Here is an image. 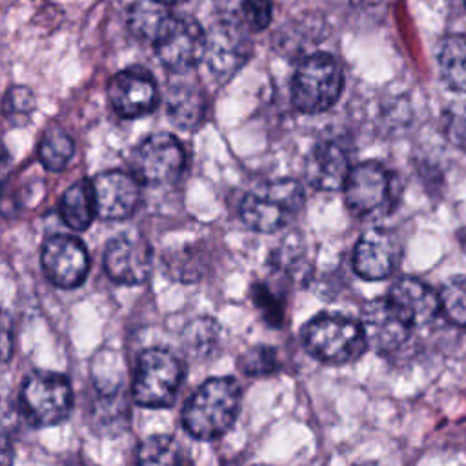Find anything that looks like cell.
Here are the masks:
<instances>
[{"label":"cell","mask_w":466,"mask_h":466,"mask_svg":"<svg viewBox=\"0 0 466 466\" xmlns=\"http://www.w3.org/2000/svg\"><path fill=\"white\" fill-rule=\"evenodd\" d=\"M240 399V386L231 377L208 379L182 410L186 431L200 441H213L224 435L238 415Z\"/></svg>","instance_id":"1"},{"label":"cell","mask_w":466,"mask_h":466,"mask_svg":"<svg viewBox=\"0 0 466 466\" xmlns=\"http://www.w3.org/2000/svg\"><path fill=\"white\" fill-rule=\"evenodd\" d=\"M306 351L324 364H350L368 348L362 326L342 313H319L302 328Z\"/></svg>","instance_id":"2"},{"label":"cell","mask_w":466,"mask_h":466,"mask_svg":"<svg viewBox=\"0 0 466 466\" xmlns=\"http://www.w3.org/2000/svg\"><path fill=\"white\" fill-rule=\"evenodd\" d=\"M304 187L293 178L266 182L246 193L240 202L242 222L258 233H275L302 209Z\"/></svg>","instance_id":"3"},{"label":"cell","mask_w":466,"mask_h":466,"mask_svg":"<svg viewBox=\"0 0 466 466\" xmlns=\"http://www.w3.org/2000/svg\"><path fill=\"white\" fill-rule=\"evenodd\" d=\"M342 71L329 53H313L295 69L291 78V102L306 115L324 113L335 106L342 93Z\"/></svg>","instance_id":"4"},{"label":"cell","mask_w":466,"mask_h":466,"mask_svg":"<svg viewBox=\"0 0 466 466\" xmlns=\"http://www.w3.org/2000/svg\"><path fill=\"white\" fill-rule=\"evenodd\" d=\"M182 364L167 350H146L135 366L131 397L144 408H169L182 382Z\"/></svg>","instance_id":"5"},{"label":"cell","mask_w":466,"mask_h":466,"mask_svg":"<svg viewBox=\"0 0 466 466\" xmlns=\"http://www.w3.org/2000/svg\"><path fill=\"white\" fill-rule=\"evenodd\" d=\"M20 406L25 419L36 428L64 422L73 408L69 380L55 371H33L20 390Z\"/></svg>","instance_id":"6"},{"label":"cell","mask_w":466,"mask_h":466,"mask_svg":"<svg viewBox=\"0 0 466 466\" xmlns=\"http://www.w3.org/2000/svg\"><path fill=\"white\" fill-rule=\"evenodd\" d=\"M208 33L187 15H169L153 38L157 58L175 73H186L204 60Z\"/></svg>","instance_id":"7"},{"label":"cell","mask_w":466,"mask_h":466,"mask_svg":"<svg viewBox=\"0 0 466 466\" xmlns=\"http://www.w3.org/2000/svg\"><path fill=\"white\" fill-rule=\"evenodd\" d=\"M395 189L393 173L380 162L370 160L351 167L344 184V198L355 217L371 218L390 211Z\"/></svg>","instance_id":"8"},{"label":"cell","mask_w":466,"mask_h":466,"mask_svg":"<svg viewBox=\"0 0 466 466\" xmlns=\"http://www.w3.org/2000/svg\"><path fill=\"white\" fill-rule=\"evenodd\" d=\"M186 167V151L171 133L146 137L131 153L133 175L149 186L175 182Z\"/></svg>","instance_id":"9"},{"label":"cell","mask_w":466,"mask_h":466,"mask_svg":"<svg viewBox=\"0 0 466 466\" xmlns=\"http://www.w3.org/2000/svg\"><path fill=\"white\" fill-rule=\"evenodd\" d=\"M40 264L51 284L73 289L87 277L89 255L80 238L66 233H55L42 244Z\"/></svg>","instance_id":"10"},{"label":"cell","mask_w":466,"mask_h":466,"mask_svg":"<svg viewBox=\"0 0 466 466\" xmlns=\"http://www.w3.org/2000/svg\"><path fill=\"white\" fill-rule=\"evenodd\" d=\"M104 269L118 284H142L153 269V249L144 237L122 233L107 242L104 249Z\"/></svg>","instance_id":"11"},{"label":"cell","mask_w":466,"mask_h":466,"mask_svg":"<svg viewBox=\"0 0 466 466\" xmlns=\"http://www.w3.org/2000/svg\"><path fill=\"white\" fill-rule=\"evenodd\" d=\"M359 322L362 326L368 348L380 353L399 350L410 339V333L415 328L388 297L370 300L362 308Z\"/></svg>","instance_id":"12"},{"label":"cell","mask_w":466,"mask_h":466,"mask_svg":"<svg viewBox=\"0 0 466 466\" xmlns=\"http://www.w3.org/2000/svg\"><path fill=\"white\" fill-rule=\"evenodd\" d=\"M107 96L122 118L149 115L158 104V89L151 73L133 66L118 71L107 84Z\"/></svg>","instance_id":"13"},{"label":"cell","mask_w":466,"mask_h":466,"mask_svg":"<svg viewBox=\"0 0 466 466\" xmlns=\"http://www.w3.org/2000/svg\"><path fill=\"white\" fill-rule=\"evenodd\" d=\"M249 51L251 44L240 24L222 20L208 33L204 62L217 78L228 80L246 64Z\"/></svg>","instance_id":"14"},{"label":"cell","mask_w":466,"mask_h":466,"mask_svg":"<svg viewBox=\"0 0 466 466\" xmlns=\"http://www.w3.org/2000/svg\"><path fill=\"white\" fill-rule=\"evenodd\" d=\"M96 215L104 220H126L140 202V180L124 171H104L93 178Z\"/></svg>","instance_id":"15"},{"label":"cell","mask_w":466,"mask_h":466,"mask_svg":"<svg viewBox=\"0 0 466 466\" xmlns=\"http://www.w3.org/2000/svg\"><path fill=\"white\" fill-rule=\"evenodd\" d=\"M399 253V242L390 231L371 228L360 235L353 248V269L366 280L386 279L393 273Z\"/></svg>","instance_id":"16"},{"label":"cell","mask_w":466,"mask_h":466,"mask_svg":"<svg viewBox=\"0 0 466 466\" xmlns=\"http://www.w3.org/2000/svg\"><path fill=\"white\" fill-rule=\"evenodd\" d=\"M348 153L333 140L313 146L304 162V175L311 187L320 191H335L344 187L350 175Z\"/></svg>","instance_id":"17"},{"label":"cell","mask_w":466,"mask_h":466,"mask_svg":"<svg viewBox=\"0 0 466 466\" xmlns=\"http://www.w3.org/2000/svg\"><path fill=\"white\" fill-rule=\"evenodd\" d=\"M388 299L406 315L413 326L431 322L441 311V299L426 282L415 277L399 279L388 293Z\"/></svg>","instance_id":"18"},{"label":"cell","mask_w":466,"mask_h":466,"mask_svg":"<svg viewBox=\"0 0 466 466\" xmlns=\"http://www.w3.org/2000/svg\"><path fill=\"white\" fill-rule=\"evenodd\" d=\"M58 211L64 224L69 226L71 229L75 231L87 229L96 215L93 182L82 178L71 184L60 197Z\"/></svg>","instance_id":"19"},{"label":"cell","mask_w":466,"mask_h":466,"mask_svg":"<svg viewBox=\"0 0 466 466\" xmlns=\"http://www.w3.org/2000/svg\"><path fill=\"white\" fill-rule=\"evenodd\" d=\"M204 95L189 84H177L167 93V115L175 127L195 131L204 118Z\"/></svg>","instance_id":"20"},{"label":"cell","mask_w":466,"mask_h":466,"mask_svg":"<svg viewBox=\"0 0 466 466\" xmlns=\"http://www.w3.org/2000/svg\"><path fill=\"white\" fill-rule=\"evenodd\" d=\"M439 71L444 84L459 93H466V36H446L437 53Z\"/></svg>","instance_id":"21"},{"label":"cell","mask_w":466,"mask_h":466,"mask_svg":"<svg viewBox=\"0 0 466 466\" xmlns=\"http://www.w3.org/2000/svg\"><path fill=\"white\" fill-rule=\"evenodd\" d=\"M169 15L171 11L167 9V4L160 0H138L129 7L127 27L137 38L153 42Z\"/></svg>","instance_id":"22"},{"label":"cell","mask_w":466,"mask_h":466,"mask_svg":"<svg viewBox=\"0 0 466 466\" xmlns=\"http://www.w3.org/2000/svg\"><path fill=\"white\" fill-rule=\"evenodd\" d=\"M75 153L71 137L62 129H49L38 147V158L47 171H64Z\"/></svg>","instance_id":"23"},{"label":"cell","mask_w":466,"mask_h":466,"mask_svg":"<svg viewBox=\"0 0 466 466\" xmlns=\"http://www.w3.org/2000/svg\"><path fill=\"white\" fill-rule=\"evenodd\" d=\"M137 461L140 464H180L187 462L180 444L169 435H151L142 441Z\"/></svg>","instance_id":"24"},{"label":"cell","mask_w":466,"mask_h":466,"mask_svg":"<svg viewBox=\"0 0 466 466\" xmlns=\"http://www.w3.org/2000/svg\"><path fill=\"white\" fill-rule=\"evenodd\" d=\"M441 311L455 324L466 328V277H451L439 293Z\"/></svg>","instance_id":"25"},{"label":"cell","mask_w":466,"mask_h":466,"mask_svg":"<svg viewBox=\"0 0 466 466\" xmlns=\"http://www.w3.org/2000/svg\"><path fill=\"white\" fill-rule=\"evenodd\" d=\"M218 326L211 319H197L187 324L182 333L184 348L189 355L206 357L217 344Z\"/></svg>","instance_id":"26"},{"label":"cell","mask_w":466,"mask_h":466,"mask_svg":"<svg viewBox=\"0 0 466 466\" xmlns=\"http://www.w3.org/2000/svg\"><path fill=\"white\" fill-rule=\"evenodd\" d=\"M35 111V95L31 89L24 86L11 87L4 100V113L11 124L22 126L31 118Z\"/></svg>","instance_id":"27"},{"label":"cell","mask_w":466,"mask_h":466,"mask_svg":"<svg viewBox=\"0 0 466 466\" xmlns=\"http://www.w3.org/2000/svg\"><path fill=\"white\" fill-rule=\"evenodd\" d=\"M240 368L246 375H253V377L275 373L279 370V357H277L275 348L257 346V348L249 350L242 357Z\"/></svg>","instance_id":"28"},{"label":"cell","mask_w":466,"mask_h":466,"mask_svg":"<svg viewBox=\"0 0 466 466\" xmlns=\"http://www.w3.org/2000/svg\"><path fill=\"white\" fill-rule=\"evenodd\" d=\"M273 15L271 0H240V16L248 29L262 31L269 25Z\"/></svg>","instance_id":"29"},{"label":"cell","mask_w":466,"mask_h":466,"mask_svg":"<svg viewBox=\"0 0 466 466\" xmlns=\"http://www.w3.org/2000/svg\"><path fill=\"white\" fill-rule=\"evenodd\" d=\"M253 302L257 304V308L262 311L264 319L269 324L280 326V322H282V306L266 284H257L253 288Z\"/></svg>","instance_id":"30"},{"label":"cell","mask_w":466,"mask_h":466,"mask_svg":"<svg viewBox=\"0 0 466 466\" xmlns=\"http://www.w3.org/2000/svg\"><path fill=\"white\" fill-rule=\"evenodd\" d=\"M444 133L450 142L466 147V104H455L446 113Z\"/></svg>","instance_id":"31"},{"label":"cell","mask_w":466,"mask_h":466,"mask_svg":"<svg viewBox=\"0 0 466 466\" xmlns=\"http://www.w3.org/2000/svg\"><path fill=\"white\" fill-rule=\"evenodd\" d=\"M160 2H164V4H167V5H173V4H180V2H184V0H160Z\"/></svg>","instance_id":"32"},{"label":"cell","mask_w":466,"mask_h":466,"mask_svg":"<svg viewBox=\"0 0 466 466\" xmlns=\"http://www.w3.org/2000/svg\"><path fill=\"white\" fill-rule=\"evenodd\" d=\"M464 244H466V237H464Z\"/></svg>","instance_id":"33"},{"label":"cell","mask_w":466,"mask_h":466,"mask_svg":"<svg viewBox=\"0 0 466 466\" xmlns=\"http://www.w3.org/2000/svg\"><path fill=\"white\" fill-rule=\"evenodd\" d=\"M464 4H466V0H464Z\"/></svg>","instance_id":"34"}]
</instances>
